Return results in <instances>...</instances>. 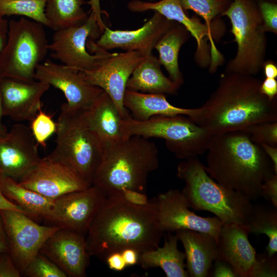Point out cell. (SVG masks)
Returning a JSON list of instances; mask_svg holds the SVG:
<instances>
[{
    "instance_id": "cell-14",
    "label": "cell",
    "mask_w": 277,
    "mask_h": 277,
    "mask_svg": "<svg viewBox=\"0 0 277 277\" xmlns=\"http://www.w3.org/2000/svg\"><path fill=\"white\" fill-rule=\"evenodd\" d=\"M147 56L136 51L110 53L90 71H81L85 79L112 99L122 117L130 116L124 105L127 81L136 67Z\"/></svg>"
},
{
    "instance_id": "cell-31",
    "label": "cell",
    "mask_w": 277,
    "mask_h": 277,
    "mask_svg": "<svg viewBox=\"0 0 277 277\" xmlns=\"http://www.w3.org/2000/svg\"><path fill=\"white\" fill-rule=\"evenodd\" d=\"M247 225L250 232L264 234L269 239L266 247L267 255L272 256L277 252V210L263 206L253 205Z\"/></svg>"
},
{
    "instance_id": "cell-7",
    "label": "cell",
    "mask_w": 277,
    "mask_h": 277,
    "mask_svg": "<svg viewBox=\"0 0 277 277\" xmlns=\"http://www.w3.org/2000/svg\"><path fill=\"white\" fill-rule=\"evenodd\" d=\"M122 129L125 138L137 135L164 139L167 148L183 160L197 157L206 151L212 136L183 115L154 116L145 121L130 116L123 120Z\"/></svg>"
},
{
    "instance_id": "cell-18",
    "label": "cell",
    "mask_w": 277,
    "mask_h": 277,
    "mask_svg": "<svg viewBox=\"0 0 277 277\" xmlns=\"http://www.w3.org/2000/svg\"><path fill=\"white\" fill-rule=\"evenodd\" d=\"M174 22L154 11L152 16L136 30H113L106 26L97 39L88 41L87 48L91 51L119 48L138 51L148 56L152 54L157 42Z\"/></svg>"
},
{
    "instance_id": "cell-16",
    "label": "cell",
    "mask_w": 277,
    "mask_h": 277,
    "mask_svg": "<svg viewBox=\"0 0 277 277\" xmlns=\"http://www.w3.org/2000/svg\"><path fill=\"white\" fill-rule=\"evenodd\" d=\"M155 199L157 221L164 232L197 231L212 235L217 242L223 223L216 216L203 217L191 211L181 191L171 189Z\"/></svg>"
},
{
    "instance_id": "cell-6",
    "label": "cell",
    "mask_w": 277,
    "mask_h": 277,
    "mask_svg": "<svg viewBox=\"0 0 277 277\" xmlns=\"http://www.w3.org/2000/svg\"><path fill=\"white\" fill-rule=\"evenodd\" d=\"M84 112L61 107L57 122L55 146L48 155L66 165L92 185L101 163L103 149L85 118Z\"/></svg>"
},
{
    "instance_id": "cell-19",
    "label": "cell",
    "mask_w": 277,
    "mask_h": 277,
    "mask_svg": "<svg viewBox=\"0 0 277 277\" xmlns=\"http://www.w3.org/2000/svg\"><path fill=\"white\" fill-rule=\"evenodd\" d=\"M18 183L50 199L54 200L90 185L72 169L47 155Z\"/></svg>"
},
{
    "instance_id": "cell-8",
    "label": "cell",
    "mask_w": 277,
    "mask_h": 277,
    "mask_svg": "<svg viewBox=\"0 0 277 277\" xmlns=\"http://www.w3.org/2000/svg\"><path fill=\"white\" fill-rule=\"evenodd\" d=\"M221 16L228 17L237 44L236 54L226 66L225 73L255 75L263 67L267 38L257 2L233 0Z\"/></svg>"
},
{
    "instance_id": "cell-11",
    "label": "cell",
    "mask_w": 277,
    "mask_h": 277,
    "mask_svg": "<svg viewBox=\"0 0 277 277\" xmlns=\"http://www.w3.org/2000/svg\"><path fill=\"white\" fill-rule=\"evenodd\" d=\"M248 226L244 224H223L218 238L219 259L228 263L239 277L276 276L275 255L257 257L248 240Z\"/></svg>"
},
{
    "instance_id": "cell-44",
    "label": "cell",
    "mask_w": 277,
    "mask_h": 277,
    "mask_svg": "<svg viewBox=\"0 0 277 277\" xmlns=\"http://www.w3.org/2000/svg\"><path fill=\"white\" fill-rule=\"evenodd\" d=\"M9 21L0 15V54L4 49L8 38Z\"/></svg>"
},
{
    "instance_id": "cell-38",
    "label": "cell",
    "mask_w": 277,
    "mask_h": 277,
    "mask_svg": "<svg viewBox=\"0 0 277 277\" xmlns=\"http://www.w3.org/2000/svg\"><path fill=\"white\" fill-rule=\"evenodd\" d=\"M22 275L9 252H0V277H21Z\"/></svg>"
},
{
    "instance_id": "cell-51",
    "label": "cell",
    "mask_w": 277,
    "mask_h": 277,
    "mask_svg": "<svg viewBox=\"0 0 277 277\" xmlns=\"http://www.w3.org/2000/svg\"><path fill=\"white\" fill-rule=\"evenodd\" d=\"M87 3L90 5L91 10L94 12L98 13L101 12L100 0H90Z\"/></svg>"
},
{
    "instance_id": "cell-1",
    "label": "cell",
    "mask_w": 277,
    "mask_h": 277,
    "mask_svg": "<svg viewBox=\"0 0 277 277\" xmlns=\"http://www.w3.org/2000/svg\"><path fill=\"white\" fill-rule=\"evenodd\" d=\"M156 216L154 197L148 204H131L120 194L106 196L85 237L90 256L104 262L114 252L133 249L139 254L159 246L164 234Z\"/></svg>"
},
{
    "instance_id": "cell-33",
    "label": "cell",
    "mask_w": 277,
    "mask_h": 277,
    "mask_svg": "<svg viewBox=\"0 0 277 277\" xmlns=\"http://www.w3.org/2000/svg\"><path fill=\"white\" fill-rule=\"evenodd\" d=\"M185 11H194L202 17L209 27L222 29V21L217 17L228 8L231 2L230 0H180Z\"/></svg>"
},
{
    "instance_id": "cell-20",
    "label": "cell",
    "mask_w": 277,
    "mask_h": 277,
    "mask_svg": "<svg viewBox=\"0 0 277 277\" xmlns=\"http://www.w3.org/2000/svg\"><path fill=\"white\" fill-rule=\"evenodd\" d=\"M30 127L13 125L0 138V174L19 180L39 162L40 157Z\"/></svg>"
},
{
    "instance_id": "cell-25",
    "label": "cell",
    "mask_w": 277,
    "mask_h": 277,
    "mask_svg": "<svg viewBox=\"0 0 277 277\" xmlns=\"http://www.w3.org/2000/svg\"><path fill=\"white\" fill-rule=\"evenodd\" d=\"M124 105L131 116L138 121L147 120L154 116L183 115L195 118L200 108H183L171 105L164 94L146 93L126 89Z\"/></svg>"
},
{
    "instance_id": "cell-12",
    "label": "cell",
    "mask_w": 277,
    "mask_h": 277,
    "mask_svg": "<svg viewBox=\"0 0 277 277\" xmlns=\"http://www.w3.org/2000/svg\"><path fill=\"white\" fill-rule=\"evenodd\" d=\"M103 31L92 12L82 24L55 31L48 49L52 58L63 65L80 71L96 68L102 60L110 54L107 51L96 50L91 54L87 50L89 39H97Z\"/></svg>"
},
{
    "instance_id": "cell-35",
    "label": "cell",
    "mask_w": 277,
    "mask_h": 277,
    "mask_svg": "<svg viewBox=\"0 0 277 277\" xmlns=\"http://www.w3.org/2000/svg\"><path fill=\"white\" fill-rule=\"evenodd\" d=\"M30 129L37 144L45 147L46 141L57 130V123L52 116L41 108L33 119L30 121Z\"/></svg>"
},
{
    "instance_id": "cell-9",
    "label": "cell",
    "mask_w": 277,
    "mask_h": 277,
    "mask_svg": "<svg viewBox=\"0 0 277 277\" xmlns=\"http://www.w3.org/2000/svg\"><path fill=\"white\" fill-rule=\"evenodd\" d=\"M44 26L23 17L9 22L8 38L0 54V78L33 82L48 51Z\"/></svg>"
},
{
    "instance_id": "cell-3",
    "label": "cell",
    "mask_w": 277,
    "mask_h": 277,
    "mask_svg": "<svg viewBox=\"0 0 277 277\" xmlns=\"http://www.w3.org/2000/svg\"><path fill=\"white\" fill-rule=\"evenodd\" d=\"M206 151L209 176L251 200L262 197L263 184L275 174L261 146L243 131L212 135Z\"/></svg>"
},
{
    "instance_id": "cell-34",
    "label": "cell",
    "mask_w": 277,
    "mask_h": 277,
    "mask_svg": "<svg viewBox=\"0 0 277 277\" xmlns=\"http://www.w3.org/2000/svg\"><path fill=\"white\" fill-rule=\"evenodd\" d=\"M24 275L29 277H67L56 264L39 252L29 263Z\"/></svg>"
},
{
    "instance_id": "cell-15",
    "label": "cell",
    "mask_w": 277,
    "mask_h": 277,
    "mask_svg": "<svg viewBox=\"0 0 277 277\" xmlns=\"http://www.w3.org/2000/svg\"><path fill=\"white\" fill-rule=\"evenodd\" d=\"M34 80L60 90L66 98V106L76 111L88 110L104 92L88 82L81 71L57 64L50 59L37 66Z\"/></svg>"
},
{
    "instance_id": "cell-52",
    "label": "cell",
    "mask_w": 277,
    "mask_h": 277,
    "mask_svg": "<svg viewBox=\"0 0 277 277\" xmlns=\"http://www.w3.org/2000/svg\"><path fill=\"white\" fill-rule=\"evenodd\" d=\"M273 1H276V0H273Z\"/></svg>"
},
{
    "instance_id": "cell-2",
    "label": "cell",
    "mask_w": 277,
    "mask_h": 277,
    "mask_svg": "<svg viewBox=\"0 0 277 277\" xmlns=\"http://www.w3.org/2000/svg\"><path fill=\"white\" fill-rule=\"evenodd\" d=\"M262 82L253 75L225 72L192 120L211 135L277 121L276 97L270 101L261 92Z\"/></svg>"
},
{
    "instance_id": "cell-50",
    "label": "cell",
    "mask_w": 277,
    "mask_h": 277,
    "mask_svg": "<svg viewBox=\"0 0 277 277\" xmlns=\"http://www.w3.org/2000/svg\"><path fill=\"white\" fill-rule=\"evenodd\" d=\"M3 109L2 106L1 97L0 93V138H2L7 132L8 130L6 126L3 123Z\"/></svg>"
},
{
    "instance_id": "cell-24",
    "label": "cell",
    "mask_w": 277,
    "mask_h": 277,
    "mask_svg": "<svg viewBox=\"0 0 277 277\" xmlns=\"http://www.w3.org/2000/svg\"><path fill=\"white\" fill-rule=\"evenodd\" d=\"M84 115L103 149L125 138L122 129L123 118L111 97L105 92L84 112Z\"/></svg>"
},
{
    "instance_id": "cell-43",
    "label": "cell",
    "mask_w": 277,
    "mask_h": 277,
    "mask_svg": "<svg viewBox=\"0 0 277 277\" xmlns=\"http://www.w3.org/2000/svg\"><path fill=\"white\" fill-rule=\"evenodd\" d=\"M105 263L110 269L120 271L124 269L127 265L121 252H114L106 259Z\"/></svg>"
},
{
    "instance_id": "cell-21",
    "label": "cell",
    "mask_w": 277,
    "mask_h": 277,
    "mask_svg": "<svg viewBox=\"0 0 277 277\" xmlns=\"http://www.w3.org/2000/svg\"><path fill=\"white\" fill-rule=\"evenodd\" d=\"M84 234L60 228L45 242L39 252L70 277H85L89 257Z\"/></svg>"
},
{
    "instance_id": "cell-48",
    "label": "cell",
    "mask_w": 277,
    "mask_h": 277,
    "mask_svg": "<svg viewBox=\"0 0 277 277\" xmlns=\"http://www.w3.org/2000/svg\"><path fill=\"white\" fill-rule=\"evenodd\" d=\"M9 252L6 233L2 216L0 213V252Z\"/></svg>"
},
{
    "instance_id": "cell-42",
    "label": "cell",
    "mask_w": 277,
    "mask_h": 277,
    "mask_svg": "<svg viewBox=\"0 0 277 277\" xmlns=\"http://www.w3.org/2000/svg\"><path fill=\"white\" fill-rule=\"evenodd\" d=\"M261 92L271 101L276 97L277 81L273 78H266L260 86Z\"/></svg>"
},
{
    "instance_id": "cell-39",
    "label": "cell",
    "mask_w": 277,
    "mask_h": 277,
    "mask_svg": "<svg viewBox=\"0 0 277 277\" xmlns=\"http://www.w3.org/2000/svg\"><path fill=\"white\" fill-rule=\"evenodd\" d=\"M262 196L269 200L273 207L277 208V174H274L262 185Z\"/></svg>"
},
{
    "instance_id": "cell-30",
    "label": "cell",
    "mask_w": 277,
    "mask_h": 277,
    "mask_svg": "<svg viewBox=\"0 0 277 277\" xmlns=\"http://www.w3.org/2000/svg\"><path fill=\"white\" fill-rule=\"evenodd\" d=\"M84 0H47L45 13L49 28L55 31L80 25L88 15Z\"/></svg>"
},
{
    "instance_id": "cell-4",
    "label": "cell",
    "mask_w": 277,
    "mask_h": 277,
    "mask_svg": "<svg viewBox=\"0 0 277 277\" xmlns=\"http://www.w3.org/2000/svg\"><path fill=\"white\" fill-rule=\"evenodd\" d=\"M155 144L133 135L103 149L92 185L106 195H118L123 189L144 193L149 174L158 168Z\"/></svg>"
},
{
    "instance_id": "cell-41",
    "label": "cell",
    "mask_w": 277,
    "mask_h": 277,
    "mask_svg": "<svg viewBox=\"0 0 277 277\" xmlns=\"http://www.w3.org/2000/svg\"><path fill=\"white\" fill-rule=\"evenodd\" d=\"M211 276L213 277H238L233 268L227 262L217 259L214 261Z\"/></svg>"
},
{
    "instance_id": "cell-13",
    "label": "cell",
    "mask_w": 277,
    "mask_h": 277,
    "mask_svg": "<svg viewBox=\"0 0 277 277\" xmlns=\"http://www.w3.org/2000/svg\"><path fill=\"white\" fill-rule=\"evenodd\" d=\"M6 233L9 253L22 275L45 242L61 227L38 224L25 213L1 210Z\"/></svg>"
},
{
    "instance_id": "cell-37",
    "label": "cell",
    "mask_w": 277,
    "mask_h": 277,
    "mask_svg": "<svg viewBox=\"0 0 277 277\" xmlns=\"http://www.w3.org/2000/svg\"><path fill=\"white\" fill-rule=\"evenodd\" d=\"M265 32L277 33V5L264 0H257Z\"/></svg>"
},
{
    "instance_id": "cell-36",
    "label": "cell",
    "mask_w": 277,
    "mask_h": 277,
    "mask_svg": "<svg viewBox=\"0 0 277 277\" xmlns=\"http://www.w3.org/2000/svg\"><path fill=\"white\" fill-rule=\"evenodd\" d=\"M254 143L277 146V121L265 122L251 125L243 130Z\"/></svg>"
},
{
    "instance_id": "cell-29",
    "label": "cell",
    "mask_w": 277,
    "mask_h": 277,
    "mask_svg": "<svg viewBox=\"0 0 277 277\" xmlns=\"http://www.w3.org/2000/svg\"><path fill=\"white\" fill-rule=\"evenodd\" d=\"M188 33L183 25L174 22L154 48L158 51L159 62L168 72L169 78L180 87L184 83V78L179 66V53L188 38Z\"/></svg>"
},
{
    "instance_id": "cell-27",
    "label": "cell",
    "mask_w": 277,
    "mask_h": 277,
    "mask_svg": "<svg viewBox=\"0 0 277 277\" xmlns=\"http://www.w3.org/2000/svg\"><path fill=\"white\" fill-rule=\"evenodd\" d=\"M0 190L10 201L34 219L49 221L54 200L21 185L17 181L0 174Z\"/></svg>"
},
{
    "instance_id": "cell-47",
    "label": "cell",
    "mask_w": 277,
    "mask_h": 277,
    "mask_svg": "<svg viewBox=\"0 0 277 277\" xmlns=\"http://www.w3.org/2000/svg\"><path fill=\"white\" fill-rule=\"evenodd\" d=\"M16 210L25 213L21 207L8 200L0 190V210Z\"/></svg>"
},
{
    "instance_id": "cell-23",
    "label": "cell",
    "mask_w": 277,
    "mask_h": 277,
    "mask_svg": "<svg viewBox=\"0 0 277 277\" xmlns=\"http://www.w3.org/2000/svg\"><path fill=\"white\" fill-rule=\"evenodd\" d=\"M175 232L185 249L189 276H208L213 263L219 259L215 239L209 234L191 230H180Z\"/></svg>"
},
{
    "instance_id": "cell-46",
    "label": "cell",
    "mask_w": 277,
    "mask_h": 277,
    "mask_svg": "<svg viewBox=\"0 0 277 277\" xmlns=\"http://www.w3.org/2000/svg\"><path fill=\"white\" fill-rule=\"evenodd\" d=\"M121 253L127 266L137 263L139 253L136 250L127 248L123 250Z\"/></svg>"
},
{
    "instance_id": "cell-22",
    "label": "cell",
    "mask_w": 277,
    "mask_h": 277,
    "mask_svg": "<svg viewBox=\"0 0 277 277\" xmlns=\"http://www.w3.org/2000/svg\"><path fill=\"white\" fill-rule=\"evenodd\" d=\"M49 87L48 84L37 81L25 82L0 78L4 116L18 122H30L41 108V97Z\"/></svg>"
},
{
    "instance_id": "cell-10",
    "label": "cell",
    "mask_w": 277,
    "mask_h": 277,
    "mask_svg": "<svg viewBox=\"0 0 277 277\" xmlns=\"http://www.w3.org/2000/svg\"><path fill=\"white\" fill-rule=\"evenodd\" d=\"M127 8L134 12L156 11L168 19L183 25L196 41L195 54L196 63L202 68L209 66L210 73H214L218 66L222 64L223 55L214 43V40L222 36V29L210 27L201 23L195 16L188 17L180 0H161L156 2L132 0L127 4Z\"/></svg>"
},
{
    "instance_id": "cell-28",
    "label": "cell",
    "mask_w": 277,
    "mask_h": 277,
    "mask_svg": "<svg viewBox=\"0 0 277 277\" xmlns=\"http://www.w3.org/2000/svg\"><path fill=\"white\" fill-rule=\"evenodd\" d=\"M178 241L176 234L169 232L163 247L140 253L137 263L145 269L160 267L167 277L189 276L185 269V254L178 249Z\"/></svg>"
},
{
    "instance_id": "cell-40",
    "label": "cell",
    "mask_w": 277,
    "mask_h": 277,
    "mask_svg": "<svg viewBox=\"0 0 277 277\" xmlns=\"http://www.w3.org/2000/svg\"><path fill=\"white\" fill-rule=\"evenodd\" d=\"M120 194L124 200L133 205L145 206L149 203L147 196L144 193L136 190L123 189Z\"/></svg>"
},
{
    "instance_id": "cell-26",
    "label": "cell",
    "mask_w": 277,
    "mask_h": 277,
    "mask_svg": "<svg viewBox=\"0 0 277 277\" xmlns=\"http://www.w3.org/2000/svg\"><path fill=\"white\" fill-rule=\"evenodd\" d=\"M159 58L152 54L134 69L126 89L146 93L175 94L180 86L162 72Z\"/></svg>"
},
{
    "instance_id": "cell-45",
    "label": "cell",
    "mask_w": 277,
    "mask_h": 277,
    "mask_svg": "<svg viewBox=\"0 0 277 277\" xmlns=\"http://www.w3.org/2000/svg\"><path fill=\"white\" fill-rule=\"evenodd\" d=\"M260 145L271 161L274 173L277 174V146H273L267 144H262Z\"/></svg>"
},
{
    "instance_id": "cell-17",
    "label": "cell",
    "mask_w": 277,
    "mask_h": 277,
    "mask_svg": "<svg viewBox=\"0 0 277 277\" xmlns=\"http://www.w3.org/2000/svg\"><path fill=\"white\" fill-rule=\"evenodd\" d=\"M106 197L93 185L63 195L54 200L49 221L85 235Z\"/></svg>"
},
{
    "instance_id": "cell-5",
    "label": "cell",
    "mask_w": 277,
    "mask_h": 277,
    "mask_svg": "<svg viewBox=\"0 0 277 277\" xmlns=\"http://www.w3.org/2000/svg\"><path fill=\"white\" fill-rule=\"evenodd\" d=\"M176 175L185 183L181 192L189 208L210 212L223 224L247 225L253 207L251 200L214 181L197 157L180 162Z\"/></svg>"
},
{
    "instance_id": "cell-32",
    "label": "cell",
    "mask_w": 277,
    "mask_h": 277,
    "mask_svg": "<svg viewBox=\"0 0 277 277\" xmlns=\"http://www.w3.org/2000/svg\"><path fill=\"white\" fill-rule=\"evenodd\" d=\"M47 0H0V15H22L49 27L45 10Z\"/></svg>"
},
{
    "instance_id": "cell-49",
    "label": "cell",
    "mask_w": 277,
    "mask_h": 277,
    "mask_svg": "<svg viewBox=\"0 0 277 277\" xmlns=\"http://www.w3.org/2000/svg\"><path fill=\"white\" fill-rule=\"evenodd\" d=\"M266 78H275L277 77V67L272 61H265L263 67Z\"/></svg>"
}]
</instances>
